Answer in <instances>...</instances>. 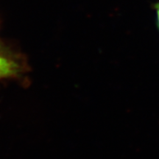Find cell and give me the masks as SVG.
Returning a JSON list of instances; mask_svg holds the SVG:
<instances>
[{
  "label": "cell",
  "mask_w": 159,
  "mask_h": 159,
  "mask_svg": "<svg viewBox=\"0 0 159 159\" xmlns=\"http://www.w3.org/2000/svg\"><path fill=\"white\" fill-rule=\"evenodd\" d=\"M16 66L12 61L0 56V77L13 75L16 71Z\"/></svg>",
  "instance_id": "obj_1"
},
{
  "label": "cell",
  "mask_w": 159,
  "mask_h": 159,
  "mask_svg": "<svg viewBox=\"0 0 159 159\" xmlns=\"http://www.w3.org/2000/svg\"><path fill=\"white\" fill-rule=\"evenodd\" d=\"M156 17H157V25H158L159 30V3L156 5Z\"/></svg>",
  "instance_id": "obj_2"
}]
</instances>
